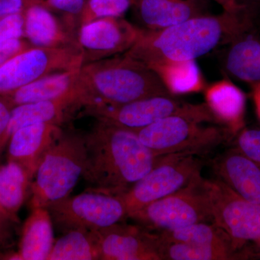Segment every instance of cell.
Listing matches in <instances>:
<instances>
[{"mask_svg": "<svg viewBox=\"0 0 260 260\" xmlns=\"http://www.w3.org/2000/svg\"><path fill=\"white\" fill-rule=\"evenodd\" d=\"M173 116L135 130L140 141L156 156L177 153H206L221 144L230 133L219 124Z\"/></svg>", "mask_w": 260, "mask_h": 260, "instance_id": "obj_6", "label": "cell"}, {"mask_svg": "<svg viewBox=\"0 0 260 260\" xmlns=\"http://www.w3.org/2000/svg\"><path fill=\"white\" fill-rule=\"evenodd\" d=\"M34 177L18 162L8 160L0 165V210L11 221L30 196Z\"/></svg>", "mask_w": 260, "mask_h": 260, "instance_id": "obj_22", "label": "cell"}, {"mask_svg": "<svg viewBox=\"0 0 260 260\" xmlns=\"http://www.w3.org/2000/svg\"><path fill=\"white\" fill-rule=\"evenodd\" d=\"M159 254L161 260L246 259L244 252H237V251L223 249V248L207 247V246L191 245L185 243L165 242V241L160 240V238H159Z\"/></svg>", "mask_w": 260, "mask_h": 260, "instance_id": "obj_27", "label": "cell"}, {"mask_svg": "<svg viewBox=\"0 0 260 260\" xmlns=\"http://www.w3.org/2000/svg\"><path fill=\"white\" fill-rule=\"evenodd\" d=\"M23 13L0 18V43L23 38Z\"/></svg>", "mask_w": 260, "mask_h": 260, "instance_id": "obj_31", "label": "cell"}, {"mask_svg": "<svg viewBox=\"0 0 260 260\" xmlns=\"http://www.w3.org/2000/svg\"><path fill=\"white\" fill-rule=\"evenodd\" d=\"M252 90L253 100L255 105L256 114L260 120V81L250 83Z\"/></svg>", "mask_w": 260, "mask_h": 260, "instance_id": "obj_37", "label": "cell"}, {"mask_svg": "<svg viewBox=\"0 0 260 260\" xmlns=\"http://www.w3.org/2000/svg\"><path fill=\"white\" fill-rule=\"evenodd\" d=\"M172 95L200 92L205 80L196 60L166 61L148 65Z\"/></svg>", "mask_w": 260, "mask_h": 260, "instance_id": "obj_23", "label": "cell"}, {"mask_svg": "<svg viewBox=\"0 0 260 260\" xmlns=\"http://www.w3.org/2000/svg\"><path fill=\"white\" fill-rule=\"evenodd\" d=\"M98 234L102 260H161L158 234L139 225L121 222Z\"/></svg>", "mask_w": 260, "mask_h": 260, "instance_id": "obj_13", "label": "cell"}, {"mask_svg": "<svg viewBox=\"0 0 260 260\" xmlns=\"http://www.w3.org/2000/svg\"><path fill=\"white\" fill-rule=\"evenodd\" d=\"M203 189L212 223L226 233L242 249L260 239V205L248 201L220 179H203Z\"/></svg>", "mask_w": 260, "mask_h": 260, "instance_id": "obj_10", "label": "cell"}, {"mask_svg": "<svg viewBox=\"0 0 260 260\" xmlns=\"http://www.w3.org/2000/svg\"><path fill=\"white\" fill-rule=\"evenodd\" d=\"M80 78L91 105H120L155 95H174L155 72L125 53L82 65Z\"/></svg>", "mask_w": 260, "mask_h": 260, "instance_id": "obj_3", "label": "cell"}, {"mask_svg": "<svg viewBox=\"0 0 260 260\" xmlns=\"http://www.w3.org/2000/svg\"><path fill=\"white\" fill-rule=\"evenodd\" d=\"M238 1H239V3H240V0H238ZM241 4H242V3H241Z\"/></svg>", "mask_w": 260, "mask_h": 260, "instance_id": "obj_39", "label": "cell"}, {"mask_svg": "<svg viewBox=\"0 0 260 260\" xmlns=\"http://www.w3.org/2000/svg\"><path fill=\"white\" fill-rule=\"evenodd\" d=\"M80 114L133 130L143 129L173 116L219 124L205 103L191 104L175 95H155L120 105L95 104L84 108Z\"/></svg>", "mask_w": 260, "mask_h": 260, "instance_id": "obj_5", "label": "cell"}, {"mask_svg": "<svg viewBox=\"0 0 260 260\" xmlns=\"http://www.w3.org/2000/svg\"><path fill=\"white\" fill-rule=\"evenodd\" d=\"M11 220L5 216L3 212L0 210V250L3 249L6 242L7 233H8V223Z\"/></svg>", "mask_w": 260, "mask_h": 260, "instance_id": "obj_36", "label": "cell"}, {"mask_svg": "<svg viewBox=\"0 0 260 260\" xmlns=\"http://www.w3.org/2000/svg\"><path fill=\"white\" fill-rule=\"evenodd\" d=\"M160 240L185 243L207 247L223 248L242 252L241 248L220 229L211 222H201L181 229L158 233Z\"/></svg>", "mask_w": 260, "mask_h": 260, "instance_id": "obj_25", "label": "cell"}, {"mask_svg": "<svg viewBox=\"0 0 260 260\" xmlns=\"http://www.w3.org/2000/svg\"><path fill=\"white\" fill-rule=\"evenodd\" d=\"M218 179L243 198L260 205V167L235 148L213 162Z\"/></svg>", "mask_w": 260, "mask_h": 260, "instance_id": "obj_16", "label": "cell"}, {"mask_svg": "<svg viewBox=\"0 0 260 260\" xmlns=\"http://www.w3.org/2000/svg\"><path fill=\"white\" fill-rule=\"evenodd\" d=\"M223 8V11L229 13H241L245 11L246 5L241 4L238 0H214Z\"/></svg>", "mask_w": 260, "mask_h": 260, "instance_id": "obj_35", "label": "cell"}, {"mask_svg": "<svg viewBox=\"0 0 260 260\" xmlns=\"http://www.w3.org/2000/svg\"><path fill=\"white\" fill-rule=\"evenodd\" d=\"M47 260H102L98 231L76 229L54 242Z\"/></svg>", "mask_w": 260, "mask_h": 260, "instance_id": "obj_26", "label": "cell"}, {"mask_svg": "<svg viewBox=\"0 0 260 260\" xmlns=\"http://www.w3.org/2000/svg\"><path fill=\"white\" fill-rule=\"evenodd\" d=\"M135 0H87L80 25L103 18L123 17Z\"/></svg>", "mask_w": 260, "mask_h": 260, "instance_id": "obj_29", "label": "cell"}, {"mask_svg": "<svg viewBox=\"0 0 260 260\" xmlns=\"http://www.w3.org/2000/svg\"><path fill=\"white\" fill-rule=\"evenodd\" d=\"M53 225L48 208L31 210L22 228L18 251L5 255L4 259L47 260L55 242Z\"/></svg>", "mask_w": 260, "mask_h": 260, "instance_id": "obj_20", "label": "cell"}, {"mask_svg": "<svg viewBox=\"0 0 260 260\" xmlns=\"http://www.w3.org/2000/svg\"><path fill=\"white\" fill-rule=\"evenodd\" d=\"M30 4L29 0H0V18L23 13Z\"/></svg>", "mask_w": 260, "mask_h": 260, "instance_id": "obj_34", "label": "cell"}, {"mask_svg": "<svg viewBox=\"0 0 260 260\" xmlns=\"http://www.w3.org/2000/svg\"><path fill=\"white\" fill-rule=\"evenodd\" d=\"M34 47L25 39H14L0 43V67L22 51Z\"/></svg>", "mask_w": 260, "mask_h": 260, "instance_id": "obj_33", "label": "cell"}, {"mask_svg": "<svg viewBox=\"0 0 260 260\" xmlns=\"http://www.w3.org/2000/svg\"><path fill=\"white\" fill-rule=\"evenodd\" d=\"M83 55L78 47H31L0 67V95H8L53 73L80 69Z\"/></svg>", "mask_w": 260, "mask_h": 260, "instance_id": "obj_11", "label": "cell"}, {"mask_svg": "<svg viewBox=\"0 0 260 260\" xmlns=\"http://www.w3.org/2000/svg\"><path fill=\"white\" fill-rule=\"evenodd\" d=\"M229 74L252 83L260 81V40L245 34L232 43L225 58Z\"/></svg>", "mask_w": 260, "mask_h": 260, "instance_id": "obj_24", "label": "cell"}, {"mask_svg": "<svg viewBox=\"0 0 260 260\" xmlns=\"http://www.w3.org/2000/svg\"><path fill=\"white\" fill-rule=\"evenodd\" d=\"M139 32L140 27L123 17L99 18L80 25L76 42L83 65L124 54L134 45Z\"/></svg>", "mask_w": 260, "mask_h": 260, "instance_id": "obj_12", "label": "cell"}, {"mask_svg": "<svg viewBox=\"0 0 260 260\" xmlns=\"http://www.w3.org/2000/svg\"><path fill=\"white\" fill-rule=\"evenodd\" d=\"M14 106L6 95H0V155L8 145V129Z\"/></svg>", "mask_w": 260, "mask_h": 260, "instance_id": "obj_32", "label": "cell"}, {"mask_svg": "<svg viewBox=\"0 0 260 260\" xmlns=\"http://www.w3.org/2000/svg\"><path fill=\"white\" fill-rule=\"evenodd\" d=\"M236 138V149L260 167V129H246Z\"/></svg>", "mask_w": 260, "mask_h": 260, "instance_id": "obj_30", "label": "cell"}, {"mask_svg": "<svg viewBox=\"0 0 260 260\" xmlns=\"http://www.w3.org/2000/svg\"><path fill=\"white\" fill-rule=\"evenodd\" d=\"M86 160L83 133H64L39 166L30 187V209L48 208L69 196L80 177Z\"/></svg>", "mask_w": 260, "mask_h": 260, "instance_id": "obj_4", "label": "cell"}, {"mask_svg": "<svg viewBox=\"0 0 260 260\" xmlns=\"http://www.w3.org/2000/svg\"><path fill=\"white\" fill-rule=\"evenodd\" d=\"M84 137L87 190L123 194L167 155L156 156L135 130L99 119Z\"/></svg>", "mask_w": 260, "mask_h": 260, "instance_id": "obj_1", "label": "cell"}, {"mask_svg": "<svg viewBox=\"0 0 260 260\" xmlns=\"http://www.w3.org/2000/svg\"><path fill=\"white\" fill-rule=\"evenodd\" d=\"M80 69L48 75L5 95L14 107L57 99L81 86Z\"/></svg>", "mask_w": 260, "mask_h": 260, "instance_id": "obj_21", "label": "cell"}, {"mask_svg": "<svg viewBox=\"0 0 260 260\" xmlns=\"http://www.w3.org/2000/svg\"><path fill=\"white\" fill-rule=\"evenodd\" d=\"M205 104L218 124L237 136L245 126L246 95L228 79L215 82L205 89Z\"/></svg>", "mask_w": 260, "mask_h": 260, "instance_id": "obj_19", "label": "cell"}, {"mask_svg": "<svg viewBox=\"0 0 260 260\" xmlns=\"http://www.w3.org/2000/svg\"><path fill=\"white\" fill-rule=\"evenodd\" d=\"M203 161L197 155H167L119 198L128 215L154 201L177 192L202 177Z\"/></svg>", "mask_w": 260, "mask_h": 260, "instance_id": "obj_7", "label": "cell"}, {"mask_svg": "<svg viewBox=\"0 0 260 260\" xmlns=\"http://www.w3.org/2000/svg\"><path fill=\"white\" fill-rule=\"evenodd\" d=\"M137 16L145 29L160 30L206 15L205 0H135Z\"/></svg>", "mask_w": 260, "mask_h": 260, "instance_id": "obj_18", "label": "cell"}, {"mask_svg": "<svg viewBox=\"0 0 260 260\" xmlns=\"http://www.w3.org/2000/svg\"><path fill=\"white\" fill-rule=\"evenodd\" d=\"M47 208L53 224L64 233L76 229L99 231L127 219L125 205L119 196L87 189Z\"/></svg>", "mask_w": 260, "mask_h": 260, "instance_id": "obj_9", "label": "cell"}, {"mask_svg": "<svg viewBox=\"0 0 260 260\" xmlns=\"http://www.w3.org/2000/svg\"><path fill=\"white\" fill-rule=\"evenodd\" d=\"M254 243L256 244V249H257L258 251H259V255L260 256V239L256 241V242Z\"/></svg>", "mask_w": 260, "mask_h": 260, "instance_id": "obj_38", "label": "cell"}, {"mask_svg": "<svg viewBox=\"0 0 260 260\" xmlns=\"http://www.w3.org/2000/svg\"><path fill=\"white\" fill-rule=\"evenodd\" d=\"M30 4L43 7L60 19L67 28L77 34L87 0H29Z\"/></svg>", "mask_w": 260, "mask_h": 260, "instance_id": "obj_28", "label": "cell"}, {"mask_svg": "<svg viewBox=\"0 0 260 260\" xmlns=\"http://www.w3.org/2000/svg\"><path fill=\"white\" fill-rule=\"evenodd\" d=\"M23 17V38L32 47H78L76 34L70 31L60 19L43 7L30 4L24 10Z\"/></svg>", "mask_w": 260, "mask_h": 260, "instance_id": "obj_17", "label": "cell"}, {"mask_svg": "<svg viewBox=\"0 0 260 260\" xmlns=\"http://www.w3.org/2000/svg\"><path fill=\"white\" fill-rule=\"evenodd\" d=\"M90 104V98L82 83L80 88L57 99L15 106L8 126V142L11 135L23 126L34 124L62 126Z\"/></svg>", "mask_w": 260, "mask_h": 260, "instance_id": "obj_14", "label": "cell"}, {"mask_svg": "<svg viewBox=\"0 0 260 260\" xmlns=\"http://www.w3.org/2000/svg\"><path fill=\"white\" fill-rule=\"evenodd\" d=\"M61 126L34 124L15 132L8 143V160L18 162L34 178L48 152L60 138Z\"/></svg>", "mask_w": 260, "mask_h": 260, "instance_id": "obj_15", "label": "cell"}, {"mask_svg": "<svg viewBox=\"0 0 260 260\" xmlns=\"http://www.w3.org/2000/svg\"><path fill=\"white\" fill-rule=\"evenodd\" d=\"M244 13L200 15L160 30L140 28L136 42L125 54L147 66L196 60L246 34L251 24Z\"/></svg>", "mask_w": 260, "mask_h": 260, "instance_id": "obj_2", "label": "cell"}, {"mask_svg": "<svg viewBox=\"0 0 260 260\" xmlns=\"http://www.w3.org/2000/svg\"><path fill=\"white\" fill-rule=\"evenodd\" d=\"M203 177L177 192L154 201L128 215L149 232H167L201 222H211L203 189Z\"/></svg>", "mask_w": 260, "mask_h": 260, "instance_id": "obj_8", "label": "cell"}]
</instances>
